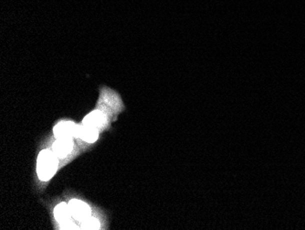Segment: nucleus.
Returning <instances> with one entry per match:
<instances>
[{"mask_svg":"<svg viewBox=\"0 0 305 230\" xmlns=\"http://www.w3.org/2000/svg\"><path fill=\"white\" fill-rule=\"evenodd\" d=\"M82 227L88 229H97L100 227V222L95 218H88L84 221Z\"/></svg>","mask_w":305,"mask_h":230,"instance_id":"6e6552de","label":"nucleus"},{"mask_svg":"<svg viewBox=\"0 0 305 230\" xmlns=\"http://www.w3.org/2000/svg\"><path fill=\"white\" fill-rule=\"evenodd\" d=\"M99 137V130L97 128H94L90 126L84 125L80 126L79 132H78V138L84 140L89 143H94Z\"/></svg>","mask_w":305,"mask_h":230,"instance_id":"39448f33","label":"nucleus"},{"mask_svg":"<svg viewBox=\"0 0 305 230\" xmlns=\"http://www.w3.org/2000/svg\"><path fill=\"white\" fill-rule=\"evenodd\" d=\"M54 214L55 218L60 223H66L68 222L70 217V210L68 207V204L65 203H58V205L54 209Z\"/></svg>","mask_w":305,"mask_h":230,"instance_id":"0eeeda50","label":"nucleus"},{"mask_svg":"<svg viewBox=\"0 0 305 230\" xmlns=\"http://www.w3.org/2000/svg\"><path fill=\"white\" fill-rule=\"evenodd\" d=\"M52 150L53 152L58 156V158H64L68 156L74 150L72 138L57 139L53 143Z\"/></svg>","mask_w":305,"mask_h":230,"instance_id":"20e7f679","label":"nucleus"},{"mask_svg":"<svg viewBox=\"0 0 305 230\" xmlns=\"http://www.w3.org/2000/svg\"><path fill=\"white\" fill-rule=\"evenodd\" d=\"M106 121V116L100 110H95L88 114L82 120V124L94 128H100Z\"/></svg>","mask_w":305,"mask_h":230,"instance_id":"423d86ee","label":"nucleus"},{"mask_svg":"<svg viewBox=\"0 0 305 230\" xmlns=\"http://www.w3.org/2000/svg\"><path fill=\"white\" fill-rule=\"evenodd\" d=\"M68 207L70 210L72 216L76 220L84 221L90 216V208L89 205L80 200L72 199L68 203Z\"/></svg>","mask_w":305,"mask_h":230,"instance_id":"7ed1b4c3","label":"nucleus"},{"mask_svg":"<svg viewBox=\"0 0 305 230\" xmlns=\"http://www.w3.org/2000/svg\"><path fill=\"white\" fill-rule=\"evenodd\" d=\"M58 156L53 151L44 150L38 154L37 161L38 176L44 182L52 178L58 170Z\"/></svg>","mask_w":305,"mask_h":230,"instance_id":"f257e3e1","label":"nucleus"},{"mask_svg":"<svg viewBox=\"0 0 305 230\" xmlns=\"http://www.w3.org/2000/svg\"><path fill=\"white\" fill-rule=\"evenodd\" d=\"M79 125L72 121H62L57 124L54 129V136L56 139H66V138H78Z\"/></svg>","mask_w":305,"mask_h":230,"instance_id":"f03ea898","label":"nucleus"}]
</instances>
